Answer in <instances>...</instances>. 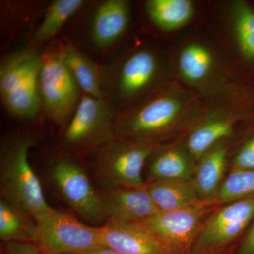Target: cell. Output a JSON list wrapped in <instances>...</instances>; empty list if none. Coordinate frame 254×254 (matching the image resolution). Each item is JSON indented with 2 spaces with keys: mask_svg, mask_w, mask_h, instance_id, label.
I'll return each mask as SVG.
<instances>
[{
  "mask_svg": "<svg viewBox=\"0 0 254 254\" xmlns=\"http://www.w3.org/2000/svg\"><path fill=\"white\" fill-rule=\"evenodd\" d=\"M146 186L160 212L172 211L202 203L193 180L155 181L147 183Z\"/></svg>",
  "mask_w": 254,
  "mask_h": 254,
  "instance_id": "ac0fdd59",
  "label": "cell"
},
{
  "mask_svg": "<svg viewBox=\"0 0 254 254\" xmlns=\"http://www.w3.org/2000/svg\"><path fill=\"white\" fill-rule=\"evenodd\" d=\"M43 53L28 46L6 55L0 63V95L14 118L32 120L42 110L38 89Z\"/></svg>",
  "mask_w": 254,
  "mask_h": 254,
  "instance_id": "277c9868",
  "label": "cell"
},
{
  "mask_svg": "<svg viewBox=\"0 0 254 254\" xmlns=\"http://www.w3.org/2000/svg\"><path fill=\"white\" fill-rule=\"evenodd\" d=\"M254 169V136L241 147L232 162L231 170Z\"/></svg>",
  "mask_w": 254,
  "mask_h": 254,
  "instance_id": "484cf974",
  "label": "cell"
},
{
  "mask_svg": "<svg viewBox=\"0 0 254 254\" xmlns=\"http://www.w3.org/2000/svg\"><path fill=\"white\" fill-rule=\"evenodd\" d=\"M146 166L147 184L155 181L193 180L196 165L186 147L158 144L148 159Z\"/></svg>",
  "mask_w": 254,
  "mask_h": 254,
  "instance_id": "5bb4252c",
  "label": "cell"
},
{
  "mask_svg": "<svg viewBox=\"0 0 254 254\" xmlns=\"http://www.w3.org/2000/svg\"><path fill=\"white\" fill-rule=\"evenodd\" d=\"M213 64L212 53L206 47L193 43L185 47L179 56L180 73L187 81L200 82L208 76Z\"/></svg>",
  "mask_w": 254,
  "mask_h": 254,
  "instance_id": "603a6c76",
  "label": "cell"
},
{
  "mask_svg": "<svg viewBox=\"0 0 254 254\" xmlns=\"http://www.w3.org/2000/svg\"><path fill=\"white\" fill-rule=\"evenodd\" d=\"M184 109L180 98L156 91L116 113V138L160 144L179 123Z\"/></svg>",
  "mask_w": 254,
  "mask_h": 254,
  "instance_id": "3957f363",
  "label": "cell"
},
{
  "mask_svg": "<svg viewBox=\"0 0 254 254\" xmlns=\"http://www.w3.org/2000/svg\"><path fill=\"white\" fill-rule=\"evenodd\" d=\"M130 21V6L125 0H106L95 9L91 36L98 48H107L123 36Z\"/></svg>",
  "mask_w": 254,
  "mask_h": 254,
  "instance_id": "9a60e30c",
  "label": "cell"
},
{
  "mask_svg": "<svg viewBox=\"0 0 254 254\" xmlns=\"http://www.w3.org/2000/svg\"><path fill=\"white\" fill-rule=\"evenodd\" d=\"M226 141L220 142L197 163L193 185L202 203L213 204L222 182L227 166Z\"/></svg>",
  "mask_w": 254,
  "mask_h": 254,
  "instance_id": "2e32d148",
  "label": "cell"
},
{
  "mask_svg": "<svg viewBox=\"0 0 254 254\" xmlns=\"http://www.w3.org/2000/svg\"><path fill=\"white\" fill-rule=\"evenodd\" d=\"M158 145L114 138L86 156L87 170L99 190L144 187V168Z\"/></svg>",
  "mask_w": 254,
  "mask_h": 254,
  "instance_id": "7a4b0ae2",
  "label": "cell"
},
{
  "mask_svg": "<svg viewBox=\"0 0 254 254\" xmlns=\"http://www.w3.org/2000/svg\"><path fill=\"white\" fill-rule=\"evenodd\" d=\"M83 254H121L113 249L109 247H97V248L93 249V250L86 252V253Z\"/></svg>",
  "mask_w": 254,
  "mask_h": 254,
  "instance_id": "f1b7e54d",
  "label": "cell"
},
{
  "mask_svg": "<svg viewBox=\"0 0 254 254\" xmlns=\"http://www.w3.org/2000/svg\"><path fill=\"white\" fill-rule=\"evenodd\" d=\"M254 197V169L231 170L223 182L213 203H227Z\"/></svg>",
  "mask_w": 254,
  "mask_h": 254,
  "instance_id": "cb8c5ba5",
  "label": "cell"
},
{
  "mask_svg": "<svg viewBox=\"0 0 254 254\" xmlns=\"http://www.w3.org/2000/svg\"><path fill=\"white\" fill-rule=\"evenodd\" d=\"M64 62L84 94L105 98L103 84L105 70L71 44L60 48Z\"/></svg>",
  "mask_w": 254,
  "mask_h": 254,
  "instance_id": "e0dca14e",
  "label": "cell"
},
{
  "mask_svg": "<svg viewBox=\"0 0 254 254\" xmlns=\"http://www.w3.org/2000/svg\"><path fill=\"white\" fill-rule=\"evenodd\" d=\"M105 222H143L159 213L147 186L99 190Z\"/></svg>",
  "mask_w": 254,
  "mask_h": 254,
  "instance_id": "7c38bea8",
  "label": "cell"
},
{
  "mask_svg": "<svg viewBox=\"0 0 254 254\" xmlns=\"http://www.w3.org/2000/svg\"><path fill=\"white\" fill-rule=\"evenodd\" d=\"M234 26L242 55L254 59V11L247 3L237 2L233 8Z\"/></svg>",
  "mask_w": 254,
  "mask_h": 254,
  "instance_id": "d4e9b609",
  "label": "cell"
},
{
  "mask_svg": "<svg viewBox=\"0 0 254 254\" xmlns=\"http://www.w3.org/2000/svg\"><path fill=\"white\" fill-rule=\"evenodd\" d=\"M85 0H55L50 4L43 22L33 34L29 46L39 48L56 36L66 22L86 6Z\"/></svg>",
  "mask_w": 254,
  "mask_h": 254,
  "instance_id": "44dd1931",
  "label": "cell"
},
{
  "mask_svg": "<svg viewBox=\"0 0 254 254\" xmlns=\"http://www.w3.org/2000/svg\"><path fill=\"white\" fill-rule=\"evenodd\" d=\"M38 89L42 110L63 129L76 111L83 93L64 62L60 49L43 52Z\"/></svg>",
  "mask_w": 254,
  "mask_h": 254,
  "instance_id": "ba28073f",
  "label": "cell"
},
{
  "mask_svg": "<svg viewBox=\"0 0 254 254\" xmlns=\"http://www.w3.org/2000/svg\"><path fill=\"white\" fill-rule=\"evenodd\" d=\"M38 224L31 215L0 198L1 242H36Z\"/></svg>",
  "mask_w": 254,
  "mask_h": 254,
  "instance_id": "d6986e66",
  "label": "cell"
},
{
  "mask_svg": "<svg viewBox=\"0 0 254 254\" xmlns=\"http://www.w3.org/2000/svg\"><path fill=\"white\" fill-rule=\"evenodd\" d=\"M205 220L190 254H220L254 219V197L225 204Z\"/></svg>",
  "mask_w": 254,
  "mask_h": 254,
  "instance_id": "30bf717a",
  "label": "cell"
},
{
  "mask_svg": "<svg viewBox=\"0 0 254 254\" xmlns=\"http://www.w3.org/2000/svg\"><path fill=\"white\" fill-rule=\"evenodd\" d=\"M160 64L149 49L137 50L105 71L103 91L110 104L126 108L145 94L158 78Z\"/></svg>",
  "mask_w": 254,
  "mask_h": 254,
  "instance_id": "52a82bcc",
  "label": "cell"
},
{
  "mask_svg": "<svg viewBox=\"0 0 254 254\" xmlns=\"http://www.w3.org/2000/svg\"><path fill=\"white\" fill-rule=\"evenodd\" d=\"M1 254H42L34 242H10L1 245Z\"/></svg>",
  "mask_w": 254,
  "mask_h": 254,
  "instance_id": "4316f807",
  "label": "cell"
},
{
  "mask_svg": "<svg viewBox=\"0 0 254 254\" xmlns=\"http://www.w3.org/2000/svg\"><path fill=\"white\" fill-rule=\"evenodd\" d=\"M36 140L26 133L4 137L0 145V198L31 215L36 222L53 211L41 182L28 160Z\"/></svg>",
  "mask_w": 254,
  "mask_h": 254,
  "instance_id": "6da1fadb",
  "label": "cell"
},
{
  "mask_svg": "<svg viewBox=\"0 0 254 254\" xmlns=\"http://www.w3.org/2000/svg\"><path fill=\"white\" fill-rule=\"evenodd\" d=\"M103 245L121 254H170L140 222H105Z\"/></svg>",
  "mask_w": 254,
  "mask_h": 254,
  "instance_id": "4fadbf2b",
  "label": "cell"
},
{
  "mask_svg": "<svg viewBox=\"0 0 254 254\" xmlns=\"http://www.w3.org/2000/svg\"><path fill=\"white\" fill-rule=\"evenodd\" d=\"M234 122L230 118H214L200 124L190 132L186 148L195 161H199L215 145L231 134Z\"/></svg>",
  "mask_w": 254,
  "mask_h": 254,
  "instance_id": "ffe728a7",
  "label": "cell"
},
{
  "mask_svg": "<svg viewBox=\"0 0 254 254\" xmlns=\"http://www.w3.org/2000/svg\"><path fill=\"white\" fill-rule=\"evenodd\" d=\"M113 105L105 98L84 94L71 120L63 129V151L73 156H88L116 138Z\"/></svg>",
  "mask_w": 254,
  "mask_h": 254,
  "instance_id": "5b68a950",
  "label": "cell"
},
{
  "mask_svg": "<svg viewBox=\"0 0 254 254\" xmlns=\"http://www.w3.org/2000/svg\"><path fill=\"white\" fill-rule=\"evenodd\" d=\"M235 254H254V221Z\"/></svg>",
  "mask_w": 254,
  "mask_h": 254,
  "instance_id": "83f0119b",
  "label": "cell"
},
{
  "mask_svg": "<svg viewBox=\"0 0 254 254\" xmlns=\"http://www.w3.org/2000/svg\"><path fill=\"white\" fill-rule=\"evenodd\" d=\"M47 173L58 196L73 211L96 226L104 225L99 190L95 188L88 170L78 157L63 151L50 159Z\"/></svg>",
  "mask_w": 254,
  "mask_h": 254,
  "instance_id": "8992f818",
  "label": "cell"
},
{
  "mask_svg": "<svg viewBox=\"0 0 254 254\" xmlns=\"http://www.w3.org/2000/svg\"><path fill=\"white\" fill-rule=\"evenodd\" d=\"M210 205L199 203L172 211L159 212L141 222L170 254H190Z\"/></svg>",
  "mask_w": 254,
  "mask_h": 254,
  "instance_id": "8fae6325",
  "label": "cell"
},
{
  "mask_svg": "<svg viewBox=\"0 0 254 254\" xmlns=\"http://www.w3.org/2000/svg\"><path fill=\"white\" fill-rule=\"evenodd\" d=\"M37 224L35 243L42 254H83L104 246L102 226L85 225L64 212L53 209Z\"/></svg>",
  "mask_w": 254,
  "mask_h": 254,
  "instance_id": "9c48e42d",
  "label": "cell"
},
{
  "mask_svg": "<svg viewBox=\"0 0 254 254\" xmlns=\"http://www.w3.org/2000/svg\"><path fill=\"white\" fill-rule=\"evenodd\" d=\"M145 9L152 22L164 31H173L185 26L194 13L189 0H149Z\"/></svg>",
  "mask_w": 254,
  "mask_h": 254,
  "instance_id": "7402d4cb",
  "label": "cell"
}]
</instances>
